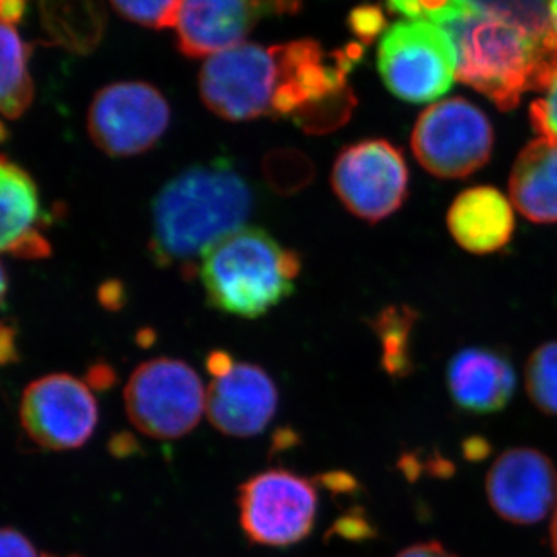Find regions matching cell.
Masks as SVG:
<instances>
[{
	"label": "cell",
	"mask_w": 557,
	"mask_h": 557,
	"mask_svg": "<svg viewBox=\"0 0 557 557\" xmlns=\"http://www.w3.org/2000/svg\"><path fill=\"white\" fill-rule=\"evenodd\" d=\"M409 172L401 150L384 139H364L339 153L332 186L348 211L368 222L394 214L408 197Z\"/></svg>",
	"instance_id": "obj_11"
},
{
	"label": "cell",
	"mask_w": 557,
	"mask_h": 557,
	"mask_svg": "<svg viewBox=\"0 0 557 557\" xmlns=\"http://www.w3.org/2000/svg\"><path fill=\"white\" fill-rule=\"evenodd\" d=\"M338 534L344 537L362 539L370 536V527L364 520L359 518H347L339 520L338 525L335 527Z\"/></svg>",
	"instance_id": "obj_31"
},
{
	"label": "cell",
	"mask_w": 557,
	"mask_h": 557,
	"mask_svg": "<svg viewBox=\"0 0 557 557\" xmlns=\"http://www.w3.org/2000/svg\"><path fill=\"white\" fill-rule=\"evenodd\" d=\"M549 542H552L553 553L557 557V507L553 515L552 525H549Z\"/></svg>",
	"instance_id": "obj_36"
},
{
	"label": "cell",
	"mask_w": 557,
	"mask_h": 557,
	"mask_svg": "<svg viewBox=\"0 0 557 557\" xmlns=\"http://www.w3.org/2000/svg\"><path fill=\"white\" fill-rule=\"evenodd\" d=\"M528 397L548 416H557V341L533 351L525 368Z\"/></svg>",
	"instance_id": "obj_24"
},
{
	"label": "cell",
	"mask_w": 557,
	"mask_h": 557,
	"mask_svg": "<svg viewBox=\"0 0 557 557\" xmlns=\"http://www.w3.org/2000/svg\"><path fill=\"white\" fill-rule=\"evenodd\" d=\"M2 84H0V108L5 119H20L30 108L35 89L28 73V50L14 25L2 24Z\"/></svg>",
	"instance_id": "obj_21"
},
{
	"label": "cell",
	"mask_w": 557,
	"mask_h": 557,
	"mask_svg": "<svg viewBox=\"0 0 557 557\" xmlns=\"http://www.w3.org/2000/svg\"><path fill=\"white\" fill-rule=\"evenodd\" d=\"M348 27L362 44L370 46L387 27L386 16L380 5L357 7L347 20Z\"/></svg>",
	"instance_id": "obj_26"
},
{
	"label": "cell",
	"mask_w": 557,
	"mask_h": 557,
	"mask_svg": "<svg viewBox=\"0 0 557 557\" xmlns=\"http://www.w3.org/2000/svg\"><path fill=\"white\" fill-rule=\"evenodd\" d=\"M14 332L13 327H9V325H2V341H0V346H2V362L7 364L10 361H16V347H14Z\"/></svg>",
	"instance_id": "obj_35"
},
{
	"label": "cell",
	"mask_w": 557,
	"mask_h": 557,
	"mask_svg": "<svg viewBox=\"0 0 557 557\" xmlns=\"http://www.w3.org/2000/svg\"><path fill=\"white\" fill-rule=\"evenodd\" d=\"M299 271L298 252L255 226L223 237L199 265L209 306L247 319L263 317L292 296Z\"/></svg>",
	"instance_id": "obj_3"
},
{
	"label": "cell",
	"mask_w": 557,
	"mask_h": 557,
	"mask_svg": "<svg viewBox=\"0 0 557 557\" xmlns=\"http://www.w3.org/2000/svg\"><path fill=\"white\" fill-rule=\"evenodd\" d=\"M239 508L249 541L285 547L309 536L317 518V490L310 480L271 469L240 486Z\"/></svg>",
	"instance_id": "obj_9"
},
{
	"label": "cell",
	"mask_w": 557,
	"mask_h": 557,
	"mask_svg": "<svg viewBox=\"0 0 557 557\" xmlns=\"http://www.w3.org/2000/svg\"><path fill=\"white\" fill-rule=\"evenodd\" d=\"M418 2L424 11V16L435 25L448 20L453 11L461 5L460 0H418Z\"/></svg>",
	"instance_id": "obj_29"
},
{
	"label": "cell",
	"mask_w": 557,
	"mask_h": 557,
	"mask_svg": "<svg viewBox=\"0 0 557 557\" xmlns=\"http://www.w3.org/2000/svg\"><path fill=\"white\" fill-rule=\"evenodd\" d=\"M121 16L149 28L177 25L182 0H110Z\"/></svg>",
	"instance_id": "obj_25"
},
{
	"label": "cell",
	"mask_w": 557,
	"mask_h": 557,
	"mask_svg": "<svg viewBox=\"0 0 557 557\" xmlns=\"http://www.w3.org/2000/svg\"><path fill=\"white\" fill-rule=\"evenodd\" d=\"M277 81L274 47L244 42L208 58L200 70V97L220 119L240 123L271 116Z\"/></svg>",
	"instance_id": "obj_8"
},
{
	"label": "cell",
	"mask_w": 557,
	"mask_h": 557,
	"mask_svg": "<svg viewBox=\"0 0 557 557\" xmlns=\"http://www.w3.org/2000/svg\"><path fill=\"white\" fill-rule=\"evenodd\" d=\"M494 132L485 113L463 100L440 101L424 110L412 134V149L424 170L443 178L479 171L493 152Z\"/></svg>",
	"instance_id": "obj_7"
},
{
	"label": "cell",
	"mask_w": 557,
	"mask_h": 557,
	"mask_svg": "<svg viewBox=\"0 0 557 557\" xmlns=\"http://www.w3.org/2000/svg\"><path fill=\"white\" fill-rule=\"evenodd\" d=\"M2 231L0 248L20 259H46L50 242L39 233L40 200L38 186L27 171L3 157L0 170Z\"/></svg>",
	"instance_id": "obj_17"
},
{
	"label": "cell",
	"mask_w": 557,
	"mask_h": 557,
	"mask_svg": "<svg viewBox=\"0 0 557 557\" xmlns=\"http://www.w3.org/2000/svg\"><path fill=\"white\" fill-rule=\"evenodd\" d=\"M448 226L461 248L487 255L511 240L515 214L504 194L490 186H478L465 190L454 201Z\"/></svg>",
	"instance_id": "obj_18"
},
{
	"label": "cell",
	"mask_w": 557,
	"mask_h": 557,
	"mask_svg": "<svg viewBox=\"0 0 557 557\" xmlns=\"http://www.w3.org/2000/svg\"><path fill=\"white\" fill-rule=\"evenodd\" d=\"M530 116L541 137L557 139V78L547 90V97L531 104Z\"/></svg>",
	"instance_id": "obj_27"
},
{
	"label": "cell",
	"mask_w": 557,
	"mask_h": 557,
	"mask_svg": "<svg viewBox=\"0 0 557 557\" xmlns=\"http://www.w3.org/2000/svg\"><path fill=\"white\" fill-rule=\"evenodd\" d=\"M166 98L150 84L116 83L95 95L87 129L110 157H134L156 146L170 126Z\"/></svg>",
	"instance_id": "obj_10"
},
{
	"label": "cell",
	"mask_w": 557,
	"mask_h": 557,
	"mask_svg": "<svg viewBox=\"0 0 557 557\" xmlns=\"http://www.w3.org/2000/svg\"><path fill=\"white\" fill-rule=\"evenodd\" d=\"M397 557H457L438 542H426L403 549Z\"/></svg>",
	"instance_id": "obj_30"
},
{
	"label": "cell",
	"mask_w": 557,
	"mask_h": 557,
	"mask_svg": "<svg viewBox=\"0 0 557 557\" xmlns=\"http://www.w3.org/2000/svg\"><path fill=\"white\" fill-rule=\"evenodd\" d=\"M0 555L2 557H40L32 542L14 528H3L0 534Z\"/></svg>",
	"instance_id": "obj_28"
},
{
	"label": "cell",
	"mask_w": 557,
	"mask_h": 557,
	"mask_svg": "<svg viewBox=\"0 0 557 557\" xmlns=\"http://www.w3.org/2000/svg\"><path fill=\"white\" fill-rule=\"evenodd\" d=\"M448 387L458 408L486 416L507 408L515 394L516 373L505 355L469 347L450 359Z\"/></svg>",
	"instance_id": "obj_16"
},
{
	"label": "cell",
	"mask_w": 557,
	"mask_h": 557,
	"mask_svg": "<svg viewBox=\"0 0 557 557\" xmlns=\"http://www.w3.org/2000/svg\"><path fill=\"white\" fill-rule=\"evenodd\" d=\"M486 496L494 511L507 522H541L557 507L555 463L537 449L505 450L487 472Z\"/></svg>",
	"instance_id": "obj_14"
},
{
	"label": "cell",
	"mask_w": 557,
	"mask_h": 557,
	"mask_svg": "<svg viewBox=\"0 0 557 557\" xmlns=\"http://www.w3.org/2000/svg\"><path fill=\"white\" fill-rule=\"evenodd\" d=\"M509 193L531 222L557 223V139L528 143L512 168Z\"/></svg>",
	"instance_id": "obj_19"
},
{
	"label": "cell",
	"mask_w": 557,
	"mask_h": 557,
	"mask_svg": "<svg viewBox=\"0 0 557 557\" xmlns=\"http://www.w3.org/2000/svg\"><path fill=\"white\" fill-rule=\"evenodd\" d=\"M46 557H49V556H46Z\"/></svg>",
	"instance_id": "obj_38"
},
{
	"label": "cell",
	"mask_w": 557,
	"mask_h": 557,
	"mask_svg": "<svg viewBox=\"0 0 557 557\" xmlns=\"http://www.w3.org/2000/svg\"><path fill=\"white\" fill-rule=\"evenodd\" d=\"M379 70L387 89L399 100H438L457 76L456 47L438 25L397 22L381 39Z\"/></svg>",
	"instance_id": "obj_6"
},
{
	"label": "cell",
	"mask_w": 557,
	"mask_h": 557,
	"mask_svg": "<svg viewBox=\"0 0 557 557\" xmlns=\"http://www.w3.org/2000/svg\"><path fill=\"white\" fill-rule=\"evenodd\" d=\"M460 2L475 13L508 22L536 38H547L555 33L547 0H460Z\"/></svg>",
	"instance_id": "obj_23"
},
{
	"label": "cell",
	"mask_w": 557,
	"mask_h": 557,
	"mask_svg": "<svg viewBox=\"0 0 557 557\" xmlns=\"http://www.w3.org/2000/svg\"><path fill=\"white\" fill-rule=\"evenodd\" d=\"M277 388L265 370L236 362L207 391V413L212 426L233 437L259 434L276 413Z\"/></svg>",
	"instance_id": "obj_15"
},
{
	"label": "cell",
	"mask_w": 557,
	"mask_h": 557,
	"mask_svg": "<svg viewBox=\"0 0 557 557\" xmlns=\"http://www.w3.org/2000/svg\"><path fill=\"white\" fill-rule=\"evenodd\" d=\"M234 364H236V361H234V359L231 358L230 355L223 350L212 351V354L209 355L207 359L208 372L212 373V375H214V379H218V376H222L225 375V373H228L230 370L233 369Z\"/></svg>",
	"instance_id": "obj_32"
},
{
	"label": "cell",
	"mask_w": 557,
	"mask_h": 557,
	"mask_svg": "<svg viewBox=\"0 0 557 557\" xmlns=\"http://www.w3.org/2000/svg\"><path fill=\"white\" fill-rule=\"evenodd\" d=\"M124 405L132 424L143 434L178 438L199 424L207 410V391L186 362L156 358L132 373Z\"/></svg>",
	"instance_id": "obj_5"
},
{
	"label": "cell",
	"mask_w": 557,
	"mask_h": 557,
	"mask_svg": "<svg viewBox=\"0 0 557 557\" xmlns=\"http://www.w3.org/2000/svg\"><path fill=\"white\" fill-rule=\"evenodd\" d=\"M28 0H0V14L3 24L14 25L22 20Z\"/></svg>",
	"instance_id": "obj_33"
},
{
	"label": "cell",
	"mask_w": 557,
	"mask_h": 557,
	"mask_svg": "<svg viewBox=\"0 0 557 557\" xmlns=\"http://www.w3.org/2000/svg\"><path fill=\"white\" fill-rule=\"evenodd\" d=\"M416 319V311L408 307H391L373 321L383 348V366L391 375L405 376L412 369L409 341Z\"/></svg>",
	"instance_id": "obj_22"
},
{
	"label": "cell",
	"mask_w": 557,
	"mask_h": 557,
	"mask_svg": "<svg viewBox=\"0 0 557 557\" xmlns=\"http://www.w3.org/2000/svg\"><path fill=\"white\" fill-rule=\"evenodd\" d=\"M387 7L392 13L403 14L409 20L420 21L424 16V11L418 0H387Z\"/></svg>",
	"instance_id": "obj_34"
},
{
	"label": "cell",
	"mask_w": 557,
	"mask_h": 557,
	"mask_svg": "<svg viewBox=\"0 0 557 557\" xmlns=\"http://www.w3.org/2000/svg\"><path fill=\"white\" fill-rule=\"evenodd\" d=\"M302 0H182L178 49L189 58L214 57L244 44L259 21L298 13Z\"/></svg>",
	"instance_id": "obj_13"
},
{
	"label": "cell",
	"mask_w": 557,
	"mask_h": 557,
	"mask_svg": "<svg viewBox=\"0 0 557 557\" xmlns=\"http://www.w3.org/2000/svg\"><path fill=\"white\" fill-rule=\"evenodd\" d=\"M20 416L22 428L36 445L76 449L94 434L98 405L86 383L67 373H53L25 388Z\"/></svg>",
	"instance_id": "obj_12"
},
{
	"label": "cell",
	"mask_w": 557,
	"mask_h": 557,
	"mask_svg": "<svg viewBox=\"0 0 557 557\" xmlns=\"http://www.w3.org/2000/svg\"><path fill=\"white\" fill-rule=\"evenodd\" d=\"M457 53V78L511 110L527 91L548 90L557 78V35L536 38L496 17L461 7L440 24Z\"/></svg>",
	"instance_id": "obj_2"
},
{
	"label": "cell",
	"mask_w": 557,
	"mask_h": 557,
	"mask_svg": "<svg viewBox=\"0 0 557 557\" xmlns=\"http://www.w3.org/2000/svg\"><path fill=\"white\" fill-rule=\"evenodd\" d=\"M549 16H552L553 30L557 35V0H549Z\"/></svg>",
	"instance_id": "obj_37"
},
{
	"label": "cell",
	"mask_w": 557,
	"mask_h": 557,
	"mask_svg": "<svg viewBox=\"0 0 557 557\" xmlns=\"http://www.w3.org/2000/svg\"><path fill=\"white\" fill-rule=\"evenodd\" d=\"M274 53L278 83L271 119H292L309 134L343 126L355 106L347 76L358 64L346 49L325 62L317 40L302 39L274 47Z\"/></svg>",
	"instance_id": "obj_4"
},
{
	"label": "cell",
	"mask_w": 557,
	"mask_h": 557,
	"mask_svg": "<svg viewBox=\"0 0 557 557\" xmlns=\"http://www.w3.org/2000/svg\"><path fill=\"white\" fill-rule=\"evenodd\" d=\"M255 194L225 160L197 164L170 180L152 203L150 255L160 267L178 265L190 277L196 260L223 237L244 228Z\"/></svg>",
	"instance_id": "obj_1"
},
{
	"label": "cell",
	"mask_w": 557,
	"mask_h": 557,
	"mask_svg": "<svg viewBox=\"0 0 557 557\" xmlns=\"http://www.w3.org/2000/svg\"><path fill=\"white\" fill-rule=\"evenodd\" d=\"M102 0H42L40 21L54 46L86 54L97 49L106 30Z\"/></svg>",
	"instance_id": "obj_20"
}]
</instances>
